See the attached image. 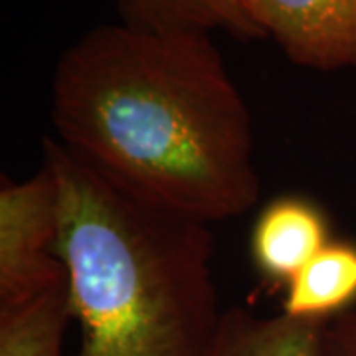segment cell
I'll use <instances>...</instances> for the list:
<instances>
[{"label":"cell","mask_w":356,"mask_h":356,"mask_svg":"<svg viewBox=\"0 0 356 356\" xmlns=\"http://www.w3.org/2000/svg\"><path fill=\"white\" fill-rule=\"evenodd\" d=\"M51 123L81 163L170 212L212 226L259 202L252 113L210 32L89 30L56 64Z\"/></svg>","instance_id":"6da1fadb"},{"label":"cell","mask_w":356,"mask_h":356,"mask_svg":"<svg viewBox=\"0 0 356 356\" xmlns=\"http://www.w3.org/2000/svg\"><path fill=\"white\" fill-rule=\"evenodd\" d=\"M77 356H202L224 309L210 224L147 202L44 137Z\"/></svg>","instance_id":"7a4b0ae2"},{"label":"cell","mask_w":356,"mask_h":356,"mask_svg":"<svg viewBox=\"0 0 356 356\" xmlns=\"http://www.w3.org/2000/svg\"><path fill=\"white\" fill-rule=\"evenodd\" d=\"M60 191L48 163L24 182L0 180V309L18 307L67 283L56 252Z\"/></svg>","instance_id":"3957f363"},{"label":"cell","mask_w":356,"mask_h":356,"mask_svg":"<svg viewBox=\"0 0 356 356\" xmlns=\"http://www.w3.org/2000/svg\"><path fill=\"white\" fill-rule=\"evenodd\" d=\"M264 38L295 65L356 67V0H243Z\"/></svg>","instance_id":"277c9868"},{"label":"cell","mask_w":356,"mask_h":356,"mask_svg":"<svg viewBox=\"0 0 356 356\" xmlns=\"http://www.w3.org/2000/svg\"><path fill=\"white\" fill-rule=\"evenodd\" d=\"M331 240V220L321 204L301 194H281L255 216L250 259L267 285L285 289Z\"/></svg>","instance_id":"5b68a950"},{"label":"cell","mask_w":356,"mask_h":356,"mask_svg":"<svg viewBox=\"0 0 356 356\" xmlns=\"http://www.w3.org/2000/svg\"><path fill=\"white\" fill-rule=\"evenodd\" d=\"M356 307V242L332 238L285 289L281 313L297 321L329 323Z\"/></svg>","instance_id":"8992f818"},{"label":"cell","mask_w":356,"mask_h":356,"mask_svg":"<svg viewBox=\"0 0 356 356\" xmlns=\"http://www.w3.org/2000/svg\"><path fill=\"white\" fill-rule=\"evenodd\" d=\"M325 325L229 307L202 356H321Z\"/></svg>","instance_id":"52a82bcc"},{"label":"cell","mask_w":356,"mask_h":356,"mask_svg":"<svg viewBox=\"0 0 356 356\" xmlns=\"http://www.w3.org/2000/svg\"><path fill=\"white\" fill-rule=\"evenodd\" d=\"M121 22L154 30H224L240 40L264 38L243 0H119Z\"/></svg>","instance_id":"ba28073f"},{"label":"cell","mask_w":356,"mask_h":356,"mask_svg":"<svg viewBox=\"0 0 356 356\" xmlns=\"http://www.w3.org/2000/svg\"><path fill=\"white\" fill-rule=\"evenodd\" d=\"M72 318L67 283L30 303L0 309V356H62Z\"/></svg>","instance_id":"9c48e42d"},{"label":"cell","mask_w":356,"mask_h":356,"mask_svg":"<svg viewBox=\"0 0 356 356\" xmlns=\"http://www.w3.org/2000/svg\"><path fill=\"white\" fill-rule=\"evenodd\" d=\"M321 356H356V307L325 325Z\"/></svg>","instance_id":"30bf717a"}]
</instances>
